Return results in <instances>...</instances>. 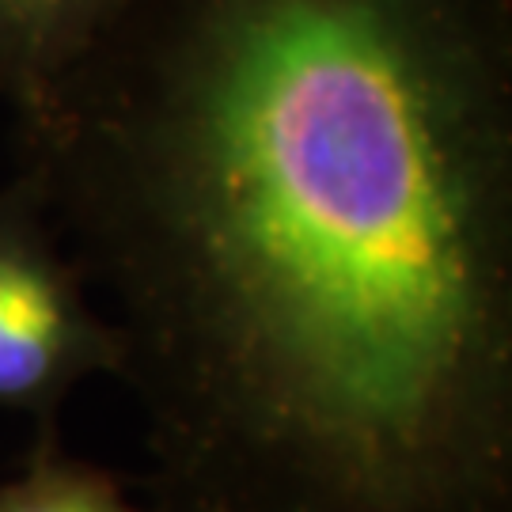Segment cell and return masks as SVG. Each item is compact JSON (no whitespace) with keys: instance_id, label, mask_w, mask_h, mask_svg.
<instances>
[{"instance_id":"3","label":"cell","mask_w":512,"mask_h":512,"mask_svg":"<svg viewBox=\"0 0 512 512\" xmlns=\"http://www.w3.org/2000/svg\"><path fill=\"white\" fill-rule=\"evenodd\" d=\"M126 0H0V99H35Z\"/></svg>"},{"instance_id":"4","label":"cell","mask_w":512,"mask_h":512,"mask_svg":"<svg viewBox=\"0 0 512 512\" xmlns=\"http://www.w3.org/2000/svg\"><path fill=\"white\" fill-rule=\"evenodd\" d=\"M0 512H145L84 463L38 452L16 478H0Z\"/></svg>"},{"instance_id":"1","label":"cell","mask_w":512,"mask_h":512,"mask_svg":"<svg viewBox=\"0 0 512 512\" xmlns=\"http://www.w3.org/2000/svg\"><path fill=\"white\" fill-rule=\"evenodd\" d=\"M16 137L145 512H512V0H126Z\"/></svg>"},{"instance_id":"2","label":"cell","mask_w":512,"mask_h":512,"mask_svg":"<svg viewBox=\"0 0 512 512\" xmlns=\"http://www.w3.org/2000/svg\"><path fill=\"white\" fill-rule=\"evenodd\" d=\"M88 376H114V334L12 183L0 190V410L50 418Z\"/></svg>"}]
</instances>
